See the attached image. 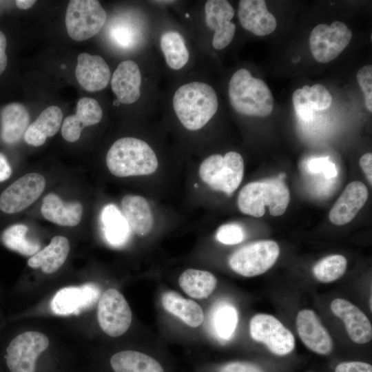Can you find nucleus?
Returning a JSON list of instances; mask_svg holds the SVG:
<instances>
[{
  "instance_id": "obj_1",
  "label": "nucleus",
  "mask_w": 372,
  "mask_h": 372,
  "mask_svg": "<svg viewBox=\"0 0 372 372\" xmlns=\"http://www.w3.org/2000/svg\"><path fill=\"white\" fill-rule=\"evenodd\" d=\"M173 107L181 124L189 130L204 127L217 112L218 102L211 86L191 82L180 86L173 98Z\"/></svg>"
},
{
  "instance_id": "obj_2",
  "label": "nucleus",
  "mask_w": 372,
  "mask_h": 372,
  "mask_svg": "<svg viewBox=\"0 0 372 372\" xmlns=\"http://www.w3.org/2000/svg\"><path fill=\"white\" fill-rule=\"evenodd\" d=\"M106 165L117 177L145 176L158 168L157 156L144 141L123 137L115 141L107 152Z\"/></svg>"
},
{
  "instance_id": "obj_3",
  "label": "nucleus",
  "mask_w": 372,
  "mask_h": 372,
  "mask_svg": "<svg viewBox=\"0 0 372 372\" xmlns=\"http://www.w3.org/2000/svg\"><path fill=\"white\" fill-rule=\"evenodd\" d=\"M229 98L232 107L238 113L265 117L272 112L274 100L267 85L251 76L248 70H238L229 83Z\"/></svg>"
},
{
  "instance_id": "obj_4",
  "label": "nucleus",
  "mask_w": 372,
  "mask_h": 372,
  "mask_svg": "<svg viewBox=\"0 0 372 372\" xmlns=\"http://www.w3.org/2000/svg\"><path fill=\"white\" fill-rule=\"evenodd\" d=\"M289 200V191L282 179L272 178L245 185L238 194L237 203L242 213L259 218L265 214L266 206L271 215H282Z\"/></svg>"
},
{
  "instance_id": "obj_5",
  "label": "nucleus",
  "mask_w": 372,
  "mask_h": 372,
  "mask_svg": "<svg viewBox=\"0 0 372 372\" xmlns=\"http://www.w3.org/2000/svg\"><path fill=\"white\" fill-rule=\"evenodd\" d=\"M198 174L202 181L211 189L230 196L242 180L243 158L236 152H229L225 156L211 155L201 163Z\"/></svg>"
},
{
  "instance_id": "obj_6",
  "label": "nucleus",
  "mask_w": 372,
  "mask_h": 372,
  "mask_svg": "<svg viewBox=\"0 0 372 372\" xmlns=\"http://www.w3.org/2000/svg\"><path fill=\"white\" fill-rule=\"evenodd\" d=\"M107 19L105 10L96 0H71L65 13L69 37L82 41L97 34Z\"/></svg>"
},
{
  "instance_id": "obj_7",
  "label": "nucleus",
  "mask_w": 372,
  "mask_h": 372,
  "mask_svg": "<svg viewBox=\"0 0 372 372\" xmlns=\"http://www.w3.org/2000/svg\"><path fill=\"white\" fill-rule=\"evenodd\" d=\"M279 254L280 247L275 241H256L235 251L229 258V265L236 273L245 277H254L270 269Z\"/></svg>"
},
{
  "instance_id": "obj_8",
  "label": "nucleus",
  "mask_w": 372,
  "mask_h": 372,
  "mask_svg": "<svg viewBox=\"0 0 372 372\" xmlns=\"http://www.w3.org/2000/svg\"><path fill=\"white\" fill-rule=\"evenodd\" d=\"M45 334L29 331L16 336L6 349V364L10 372H36L40 355L48 349Z\"/></svg>"
},
{
  "instance_id": "obj_9",
  "label": "nucleus",
  "mask_w": 372,
  "mask_h": 372,
  "mask_svg": "<svg viewBox=\"0 0 372 372\" xmlns=\"http://www.w3.org/2000/svg\"><path fill=\"white\" fill-rule=\"evenodd\" d=\"M351 38V30L341 21H334L330 25L318 24L309 37L312 55L320 63H328L341 54Z\"/></svg>"
},
{
  "instance_id": "obj_10",
  "label": "nucleus",
  "mask_w": 372,
  "mask_h": 372,
  "mask_svg": "<svg viewBox=\"0 0 372 372\" xmlns=\"http://www.w3.org/2000/svg\"><path fill=\"white\" fill-rule=\"evenodd\" d=\"M98 302L97 318L102 331L111 337L124 334L130 327L132 315L123 295L115 289H109Z\"/></svg>"
},
{
  "instance_id": "obj_11",
  "label": "nucleus",
  "mask_w": 372,
  "mask_h": 372,
  "mask_svg": "<svg viewBox=\"0 0 372 372\" xmlns=\"http://www.w3.org/2000/svg\"><path fill=\"white\" fill-rule=\"evenodd\" d=\"M249 331L254 340L265 344L277 355H285L294 349L293 335L273 316L255 315L250 320Z\"/></svg>"
},
{
  "instance_id": "obj_12",
  "label": "nucleus",
  "mask_w": 372,
  "mask_h": 372,
  "mask_svg": "<svg viewBox=\"0 0 372 372\" xmlns=\"http://www.w3.org/2000/svg\"><path fill=\"white\" fill-rule=\"evenodd\" d=\"M45 187V180L39 173L22 176L0 194V211L14 214L24 210L38 199Z\"/></svg>"
},
{
  "instance_id": "obj_13",
  "label": "nucleus",
  "mask_w": 372,
  "mask_h": 372,
  "mask_svg": "<svg viewBox=\"0 0 372 372\" xmlns=\"http://www.w3.org/2000/svg\"><path fill=\"white\" fill-rule=\"evenodd\" d=\"M101 297L99 287L94 283L70 286L59 289L50 302L52 312L59 316L78 315L91 309Z\"/></svg>"
},
{
  "instance_id": "obj_14",
  "label": "nucleus",
  "mask_w": 372,
  "mask_h": 372,
  "mask_svg": "<svg viewBox=\"0 0 372 372\" xmlns=\"http://www.w3.org/2000/svg\"><path fill=\"white\" fill-rule=\"evenodd\" d=\"M205 22L209 28L214 30L213 47L222 50L232 41L236 25L231 21L234 10L226 0H209L205 6Z\"/></svg>"
},
{
  "instance_id": "obj_15",
  "label": "nucleus",
  "mask_w": 372,
  "mask_h": 372,
  "mask_svg": "<svg viewBox=\"0 0 372 372\" xmlns=\"http://www.w3.org/2000/svg\"><path fill=\"white\" fill-rule=\"evenodd\" d=\"M296 327L298 335L307 347L320 355L331 353L333 347L331 338L314 311L309 309L299 311Z\"/></svg>"
},
{
  "instance_id": "obj_16",
  "label": "nucleus",
  "mask_w": 372,
  "mask_h": 372,
  "mask_svg": "<svg viewBox=\"0 0 372 372\" xmlns=\"http://www.w3.org/2000/svg\"><path fill=\"white\" fill-rule=\"evenodd\" d=\"M335 316L344 323L351 340L358 344H365L372 338V327L366 316L351 302L336 298L331 303Z\"/></svg>"
},
{
  "instance_id": "obj_17",
  "label": "nucleus",
  "mask_w": 372,
  "mask_h": 372,
  "mask_svg": "<svg viewBox=\"0 0 372 372\" xmlns=\"http://www.w3.org/2000/svg\"><path fill=\"white\" fill-rule=\"evenodd\" d=\"M368 196V189L362 182L349 183L330 210V221L336 225L351 222L365 204Z\"/></svg>"
},
{
  "instance_id": "obj_18",
  "label": "nucleus",
  "mask_w": 372,
  "mask_h": 372,
  "mask_svg": "<svg viewBox=\"0 0 372 372\" xmlns=\"http://www.w3.org/2000/svg\"><path fill=\"white\" fill-rule=\"evenodd\" d=\"M110 68L103 57L83 52L77 57L75 76L80 85L88 92L100 91L110 79Z\"/></svg>"
},
{
  "instance_id": "obj_19",
  "label": "nucleus",
  "mask_w": 372,
  "mask_h": 372,
  "mask_svg": "<svg viewBox=\"0 0 372 372\" xmlns=\"http://www.w3.org/2000/svg\"><path fill=\"white\" fill-rule=\"evenodd\" d=\"M238 17L242 28L256 36L268 35L277 26L276 18L263 0L240 1Z\"/></svg>"
},
{
  "instance_id": "obj_20",
  "label": "nucleus",
  "mask_w": 372,
  "mask_h": 372,
  "mask_svg": "<svg viewBox=\"0 0 372 372\" xmlns=\"http://www.w3.org/2000/svg\"><path fill=\"white\" fill-rule=\"evenodd\" d=\"M103 116L102 109L94 99L83 97L76 104V114L67 116L63 122L61 134L70 143L76 141L83 129L99 123Z\"/></svg>"
},
{
  "instance_id": "obj_21",
  "label": "nucleus",
  "mask_w": 372,
  "mask_h": 372,
  "mask_svg": "<svg viewBox=\"0 0 372 372\" xmlns=\"http://www.w3.org/2000/svg\"><path fill=\"white\" fill-rule=\"evenodd\" d=\"M141 73L138 64L131 60L122 61L114 72L111 86L121 103L131 104L141 96Z\"/></svg>"
},
{
  "instance_id": "obj_22",
  "label": "nucleus",
  "mask_w": 372,
  "mask_h": 372,
  "mask_svg": "<svg viewBox=\"0 0 372 372\" xmlns=\"http://www.w3.org/2000/svg\"><path fill=\"white\" fill-rule=\"evenodd\" d=\"M121 207L130 229L139 236L152 229L154 217L147 200L141 196L127 194L121 200Z\"/></svg>"
},
{
  "instance_id": "obj_23",
  "label": "nucleus",
  "mask_w": 372,
  "mask_h": 372,
  "mask_svg": "<svg viewBox=\"0 0 372 372\" xmlns=\"http://www.w3.org/2000/svg\"><path fill=\"white\" fill-rule=\"evenodd\" d=\"M41 212L46 220L54 224L74 227L81 222L83 206L76 201L65 203L56 194L50 193L43 199Z\"/></svg>"
},
{
  "instance_id": "obj_24",
  "label": "nucleus",
  "mask_w": 372,
  "mask_h": 372,
  "mask_svg": "<svg viewBox=\"0 0 372 372\" xmlns=\"http://www.w3.org/2000/svg\"><path fill=\"white\" fill-rule=\"evenodd\" d=\"M63 112L57 106H49L28 127L23 137L26 143L33 146L43 145L48 137L54 136L59 130Z\"/></svg>"
},
{
  "instance_id": "obj_25",
  "label": "nucleus",
  "mask_w": 372,
  "mask_h": 372,
  "mask_svg": "<svg viewBox=\"0 0 372 372\" xmlns=\"http://www.w3.org/2000/svg\"><path fill=\"white\" fill-rule=\"evenodd\" d=\"M30 116L26 107L19 103L6 105L1 113L2 141L8 145L17 143L29 126Z\"/></svg>"
},
{
  "instance_id": "obj_26",
  "label": "nucleus",
  "mask_w": 372,
  "mask_h": 372,
  "mask_svg": "<svg viewBox=\"0 0 372 372\" xmlns=\"http://www.w3.org/2000/svg\"><path fill=\"white\" fill-rule=\"evenodd\" d=\"M70 251V242L63 236H55L50 244L28 260L29 267L41 268L45 273H52L65 262Z\"/></svg>"
},
{
  "instance_id": "obj_27",
  "label": "nucleus",
  "mask_w": 372,
  "mask_h": 372,
  "mask_svg": "<svg viewBox=\"0 0 372 372\" xmlns=\"http://www.w3.org/2000/svg\"><path fill=\"white\" fill-rule=\"evenodd\" d=\"M101 222L106 241L113 247H121L128 241L130 228L117 207L113 204L105 206L101 211Z\"/></svg>"
},
{
  "instance_id": "obj_28",
  "label": "nucleus",
  "mask_w": 372,
  "mask_h": 372,
  "mask_svg": "<svg viewBox=\"0 0 372 372\" xmlns=\"http://www.w3.org/2000/svg\"><path fill=\"white\" fill-rule=\"evenodd\" d=\"M161 301L167 311L191 327H197L203 322V311L192 300L185 298L174 291H167L163 294Z\"/></svg>"
},
{
  "instance_id": "obj_29",
  "label": "nucleus",
  "mask_w": 372,
  "mask_h": 372,
  "mask_svg": "<svg viewBox=\"0 0 372 372\" xmlns=\"http://www.w3.org/2000/svg\"><path fill=\"white\" fill-rule=\"evenodd\" d=\"M110 365L114 372H164L154 358L132 350L114 353L110 358Z\"/></svg>"
},
{
  "instance_id": "obj_30",
  "label": "nucleus",
  "mask_w": 372,
  "mask_h": 372,
  "mask_svg": "<svg viewBox=\"0 0 372 372\" xmlns=\"http://www.w3.org/2000/svg\"><path fill=\"white\" fill-rule=\"evenodd\" d=\"M178 283L189 296L202 299L208 297L214 291L217 279L209 271L187 269L180 274Z\"/></svg>"
},
{
  "instance_id": "obj_31",
  "label": "nucleus",
  "mask_w": 372,
  "mask_h": 372,
  "mask_svg": "<svg viewBox=\"0 0 372 372\" xmlns=\"http://www.w3.org/2000/svg\"><path fill=\"white\" fill-rule=\"evenodd\" d=\"M28 227L23 224H14L6 227L1 233L0 238L5 247L20 254L32 256L41 248L38 241L27 236Z\"/></svg>"
},
{
  "instance_id": "obj_32",
  "label": "nucleus",
  "mask_w": 372,
  "mask_h": 372,
  "mask_svg": "<svg viewBox=\"0 0 372 372\" xmlns=\"http://www.w3.org/2000/svg\"><path fill=\"white\" fill-rule=\"evenodd\" d=\"M161 48L167 64L174 70H179L187 63L189 54L183 36L178 32L164 33L160 41Z\"/></svg>"
},
{
  "instance_id": "obj_33",
  "label": "nucleus",
  "mask_w": 372,
  "mask_h": 372,
  "mask_svg": "<svg viewBox=\"0 0 372 372\" xmlns=\"http://www.w3.org/2000/svg\"><path fill=\"white\" fill-rule=\"evenodd\" d=\"M347 261L342 255H331L319 260L313 267V273L320 282L329 283L343 276Z\"/></svg>"
},
{
  "instance_id": "obj_34",
  "label": "nucleus",
  "mask_w": 372,
  "mask_h": 372,
  "mask_svg": "<svg viewBox=\"0 0 372 372\" xmlns=\"http://www.w3.org/2000/svg\"><path fill=\"white\" fill-rule=\"evenodd\" d=\"M212 321L216 334L221 339L229 340L237 326V311L230 304H222L215 309Z\"/></svg>"
},
{
  "instance_id": "obj_35",
  "label": "nucleus",
  "mask_w": 372,
  "mask_h": 372,
  "mask_svg": "<svg viewBox=\"0 0 372 372\" xmlns=\"http://www.w3.org/2000/svg\"><path fill=\"white\" fill-rule=\"evenodd\" d=\"M111 39L121 48H131L135 46L141 38V32L138 27L128 20H117L110 30Z\"/></svg>"
},
{
  "instance_id": "obj_36",
  "label": "nucleus",
  "mask_w": 372,
  "mask_h": 372,
  "mask_svg": "<svg viewBox=\"0 0 372 372\" xmlns=\"http://www.w3.org/2000/svg\"><path fill=\"white\" fill-rule=\"evenodd\" d=\"M302 90L314 110H324L331 106L332 96L324 85L315 84L309 87L306 85Z\"/></svg>"
},
{
  "instance_id": "obj_37",
  "label": "nucleus",
  "mask_w": 372,
  "mask_h": 372,
  "mask_svg": "<svg viewBox=\"0 0 372 372\" xmlns=\"http://www.w3.org/2000/svg\"><path fill=\"white\" fill-rule=\"evenodd\" d=\"M216 239L225 245H236L245 238L243 228L236 223H228L221 225L217 230Z\"/></svg>"
},
{
  "instance_id": "obj_38",
  "label": "nucleus",
  "mask_w": 372,
  "mask_h": 372,
  "mask_svg": "<svg viewBox=\"0 0 372 372\" xmlns=\"http://www.w3.org/2000/svg\"><path fill=\"white\" fill-rule=\"evenodd\" d=\"M357 81L364 94V103L367 110L372 112V65L361 68L356 74Z\"/></svg>"
},
{
  "instance_id": "obj_39",
  "label": "nucleus",
  "mask_w": 372,
  "mask_h": 372,
  "mask_svg": "<svg viewBox=\"0 0 372 372\" xmlns=\"http://www.w3.org/2000/svg\"><path fill=\"white\" fill-rule=\"evenodd\" d=\"M293 105L297 115L304 121L313 119V108L304 94L302 89L296 90L292 95Z\"/></svg>"
},
{
  "instance_id": "obj_40",
  "label": "nucleus",
  "mask_w": 372,
  "mask_h": 372,
  "mask_svg": "<svg viewBox=\"0 0 372 372\" xmlns=\"http://www.w3.org/2000/svg\"><path fill=\"white\" fill-rule=\"evenodd\" d=\"M308 167L311 172H323L327 178L335 177L338 174L335 164L329 161L328 158H313L309 161Z\"/></svg>"
},
{
  "instance_id": "obj_41",
  "label": "nucleus",
  "mask_w": 372,
  "mask_h": 372,
  "mask_svg": "<svg viewBox=\"0 0 372 372\" xmlns=\"http://www.w3.org/2000/svg\"><path fill=\"white\" fill-rule=\"evenodd\" d=\"M220 372H263L257 365L247 362H232L224 365Z\"/></svg>"
},
{
  "instance_id": "obj_42",
  "label": "nucleus",
  "mask_w": 372,
  "mask_h": 372,
  "mask_svg": "<svg viewBox=\"0 0 372 372\" xmlns=\"http://www.w3.org/2000/svg\"><path fill=\"white\" fill-rule=\"evenodd\" d=\"M335 372H372V366L363 362H344L335 367Z\"/></svg>"
},
{
  "instance_id": "obj_43",
  "label": "nucleus",
  "mask_w": 372,
  "mask_h": 372,
  "mask_svg": "<svg viewBox=\"0 0 372 372\" xmlns=\"http://www.w3.org/2000/svg\"><path fill=\"white\" fill-rule=\"evenodd\" d=\"M360 165L364 172L370 185L372 184V154L366 153L360 159Z\"/></svg>"
},
{
  "instance_id": "obj_44",
  "label": "nucleus",
  "mask_w": 372,
  "mask_h": 372,
  "mask_svg": "<svg viewBox=\"0 0 372 372\" xmlns=\"http://www.w3.org/2000/svg\"><path fill=\"white\" fill-rule=\"evenodd\" d=\"M12 169L6 156L0 152V183L4 182L11 176Z\"/></svg>"
},
{
  "instance_id": "obj_45",
  "label": "nucleus",
  "mask_w": 372,
  "mask_h": 372,
  "mask_svg": "<svg viewBox=\"0 0 372 372\" xmlns=\"http://www.w3.org/2000/svg\"><path fill=\"white\" fill-rule=\"evenodd\" d=\"M6 37L0 30V75L4 72L8 64V57L6 53Z\"/></svg>"
},
{
  "instance_id": "obj_46",
  "label": "nucleus",
  "mask_w": 372,
  "mask_h": 372,
  "mask_svg": "<svg viewBox=\"0 0 372 372\" xmlns=\"http://www.w3.org/2000/svg\"><path fill=\"white\" fill-rule=\"evenodd\" d=\"M35 3L36 1L34 0H17L15 1L17 6L22 10H27L31 8Z\"/></svg>"
},
{
  "instance_id": "obj_47",
  "label": "nucleus",
  "mask_w": 372,
  "mask_h": 372,
  "mask_svg": "<svg viewBox=\"0 0 372 372\" xmlns=\"http://www.w3.org/2000/svg\"><path fill=\"white\" fill-rule=\"evenodd\" d=\"M119 103H119V101H118V100L115 101L114 103V104L115 105H119Z\"/></svg>"
}]
</instances>
